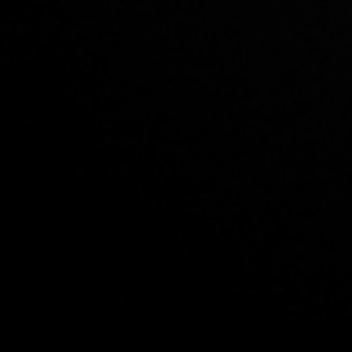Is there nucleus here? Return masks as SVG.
Here are the masks:
<instances>
[]
</instances>
